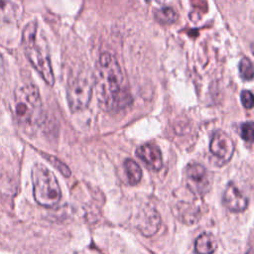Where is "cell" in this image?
Returning <instances> with one entry per match:
<instances>
[{
	"instance_id": "cell-17",
	"label": "cell",
	"mask_w": 254,
	"mask_h": 254,
	"mask_svg": "<svg viewBox=\"0 0 254 254\" xmlns=\"http://www.w3.org/2000/svg\"><path fill=\"white\" fill-rule=\"evenodd\" d=\"M240 98H241V102L243 104V106L247 109L252 108L253 106V95L252 92L250 90H243L240 94Z\"/></svg>"
},
{
	"instance_id": "cell-16",
	"label": "cell",
	"mask_w": 254,
	"mask_h": 254,
	"mask_svg": "<svg viewBox=\"0 0 254 254\" xmlns=\"http://www.w3.org/2000/svg\"><path fill=\"white\" fill-rule=\"evenodd\" d=\"M241 137L246 142L253 140V124L252 122L243 123L241 126Z\"/></svg>"
},
{
	"instance_id": "cell-4",
	"label": "cell",
	"mask_w": 254,
	"mask_h": 254,
	"mask_svg": "<svg viewBox=\"0 0 254 254\" xmlns=\"http://www.w3.org/2000/svg\"><path fill=\"white\" fill-rule=\"evenodd\" d=\"M31 177L35 200L45 207L56 205L62 197V190L54 173L38 163L33 166Z\"/></svg>"
},
{
	"instance_id": "cell-10",
	"label": "cell",
	"mask_w": 254,
	"mask_h": 254,
	"mask_svg": "<svg viewBox=\"0 0 254 254\" xmlns=\"http://www.w3.org/2000/svg\"><path fill=\"white\" fill-rule=\"evenodd\" d=\"M137 156L145 162L147 166L155 171H159L163 166L162 154L160 149L151 143L141 145L136 150Z\"/></svg>"
},
{
	"instance_id": "cell-8",
	"label": "cell",
	"mask_w": 254,
	"mask_h": 254,
	"mask_svg": "<svg viewBox=\"0 0 254 254\" xmlns=\"http://www.w3.org/2000/svg\"><path fill=\"white\" fill-rule=\"evenodd\" d=\"M160 224V214L152 207L141 210L136 219V227L144 236L154 235L159 230Z\"/></svg>"
},
{
	"instance_id": "cell-11",
	"label": "cell",
	"mask_w": 254,
	"mask_h": 254,
	"mask_svg": "<svg viewBox=\"0 0 254 254\" xmlns=\"http://www.w3.org/2000/svg\"><path fill=\"white\" fill-rule=\"evenodd\" d=\"M217 247V242L214 236L210 233H203L197 237L194 243V248L198 254H212Z\"/></svg>"
},
{
	"instance_id": "cell-21",
	"label": "cell",
	"mask_w": 254,
	"mask_h": 254,
	"mask_svg": "<svg viewBox=\"0 0 254 254\" xmlns=\"http://www.w3.org/2000/svg\"><path fill=\"white\" fill-rule=\"evenodd\" d=\"M246 254H253V250H252V248H249V250L247 251V253Z\"/></svg>"
},
{
	"instance_id": "cell-15",
	"label": "cell",
	"mask_w": 254,
	"mask_h": 254,
	"mask_svg": "<svg viewBox=\"0 0 254 254\" xmlns=\"http://www.w3.org/2000/svg\"><path fill=\"white\" fill-rule=\"evenodd\" d=\"M45 157L47 158V160H49L50 161V163L55 167V168H57V170H59L64 177H66V178H68L69 176H70V171H69V169L64 164V163H62L60 160H58L56 157H53V156H51V155H45Z\"/></svg>"
},
{
	"instance_id": "cell-5",
	"label": "cell",
	"mask_w": 254,
	"mask_h": 254,
	"mask_svg": "<svg viewBox=\"0 0 254 254\" xmlns=\"http://www.w3.org/2000/svg\"><path fill=\"white\" fill-rule=\"evenodd\" d=\"M93 90V75L89 71H78L68 79L66 98L70 111L76 112L85 109L91 99Z\"/></svg>"
},
{
	"instance_id": "cell-9",
	"label": "cell",
	"mask_w": 254,
	"mask_h": 254,
	"mask_svg": "<svg viewBox=\"0 0 254 254\" xmlns=\"http://www.w3.org/2000/svg\"><path fill=\"white\" fill-rule=\"evenodd\" d=\"M222 202L231 211H243L248 205V198L238 187L230 183L224 190Z\"/></svg>"
},
{
	"instance_id": "cell-18",
	"label": "cell",
	"mask_w": 254,
	"mask_h": 254,
	"mask_svg": "<svg viewBox=\"0 0 254 254\" xmlns=\"http://www.w3.org/2000/svg\"><path fill=\"white\" fill-rule=\"evenodd\" d=\"M12 12V3L8 0H0V16L5 17Z\"/></svg>"
},
{
	"instance_id": "cell-6",
	"label": "cell",
	"mask_w": 254,
	"mask_h": 254,
	"mask_svg": "<svg viewBox=\"0 0 254 254\" xmlns=\"http://www.w3.org/2000/svg\"><path fill=\"white\" fill-rule=\"evenodd\" d=\"M185 183L187 188L196 195L205 194L209 188V179L206 169L198 164H189L185 170Z\"/></svg>"
},
{
	"instance_id": "cell-12",
	"label": "cell",
	"mask_w": 254,
	"mask_h": 254,
	"mask_svg": "<svg viewBox=\"0 0 254 254\" xmlns=\"http://www.w3.org/2000/svg\"><path fill=\"white\" fill-rule=\"evenodd\" d=\"M124 168L130 185L138 184L142 179V170L140 166L132 159H127L124 163Z\"/></svg>"
},
{
	"instance_id": "cell-1",
	"label": "cell",
	"mask_w": 254,
	"mask_h": 254,
	"mask_svg": "<svg viewBox=\"0 0 254 254\" xmlns=\"http://www.w3.org/2000/svg\"><path fill=\"white\" fill-rule=\"evenodd\" d=\"M93 87L101 108L106 111L123 109L132 102L121 67L109 53L101 54L95 64Z\"/></svg>"
},
{
	"instance_id": "cell-20",
	"label": "cell",
	"mask_w": 254,
	"mask_h": 254,
	"mask_svg": "<svg viewBox=\"0 0 254 254\" xmlns=\"http://www.w3.org/2000/svg\"><path fill=\"white\" fill-rule=\"evenodd\" d=\"M3 58H2V56L0 55V71L2 70V68H3Z\"/></svg>"
},
{
	"instance_id": "cell-2",
	"label": "cell",
	"mask_w": 254,
	"mask_h": 254,
	"mask_svg": "<svg viewBox=\"0 0 254 254\" xmlns=\"http://www.w3.org/2000/svg\"><path fill=\"white\" fill-rule=\"evenodd\" d=\"M22 45L31 64L39 72L45 82L53 86L55 76L49 48L46 38L39 29L37 22H30L25 26L22 33Z\"/></svg>"
},
{
	"instance_id": "cell-3",
	"label": "cell",
	"mask_w": 254,
	"mask_h": 254,
	"mask_svg": "<svg viewBox=\"0 0 254 254\" xmlns=\"http://www.w3.org/2000/svg\"><path fill=\"white\" fill-rule=\"evenodd\" d=\"M17 122L24 126L35 125L42 112V101L39 90L34 84H26L14 92L11 106Z\"/></svg>"
},
{
	"instance_id": "cell-13",
	"label": "cell",
	"mask_w": 254,
	"mask_h": 254,
	"mask_svg": "<svg viewBox=\"0 0 254 254\" xmlns=\"http://www.w3.org/2000/svg\"><path fill=\"white\" fill-rule=\"evenodd\" d=\"M155 19L161 24H172L178 20V14L170 7H163L155 12Z\"/></svg>"
},
{
	"instance_id": "cell-19",
	"label": "cell",
	"mask_w": 254,
	"mask_h": 254,
	"mask_svg": "<svg viewBox=\"0 0 254 254\" xmlns=\"http://www.w3.org/2000/svg\"><path fill=\"white\" fill-rule=\"evenodd\" d=\"M148 3H156V4H163L165 2V0H146Z\"/></svg>"
},
{
	"instance_id": "cell-14",
	"label": "cell",
	"mask_w": 254,
	"mask_h": 254,
	"mask_svg": "<svg viewBox=\"0 0 254 254\" xmlns=\"http://www.w3.org/2000/svg\"><path fill=\"white\" fill-rule=\"evenodd\" d=\"M239 73L244 80H251L254 75L252 62L248 58H242L239 63Z\"/></svg>"
},
{
	"instance_id": "cell-7",
	"label": "cell",
	"mask_w": 254,
	"mask_h": 254,
	"mask_svg": "<svg viewBox=\"0 0 254 254\" xmlns=\"http://www.w3.org/2000/svg\"><path fill=\"white\" fill-rule=\"evenodd\" d=\"M234 149L235 146L233 140L230 136L222 131H218L214 134L209 145L211 154L216 157L222 164L228 162L231 159Z\"/></svg>"
}]
</instances>
